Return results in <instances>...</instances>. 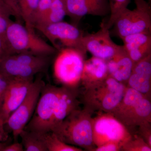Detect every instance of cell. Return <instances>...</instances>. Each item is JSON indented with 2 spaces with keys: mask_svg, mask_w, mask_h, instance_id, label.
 <instances>
[{
  "mask_svg": "<svg viewBox=\"0 0 151 151\" xmlns=\"http://www.w3.org/2000/svg\"><path fill=\"white\" fill-rule=\"evenodd\" d=\"M33 78L13 79L10 82L0 108V132L3 135H5L4 125L24 100L33 82Z\"/></svg>",
  "mask_w": 151,
  "mask_h": 151,
  "instance_id": "cell-9",
  "label": "cell"
},
{
  "mask_svg": "<svg viewBox=\"0 0 151 151\" xmlns=\"http://www.w3.org/2000/svg\"><path fill=\"white\" fill-rule=\"evenodd\" d=\"M109 75L106 60L92 56L84 61L81 80L93 84Z\"/></svg>",
  "mask_w": 151,
  "mask_h": 151,
  "instance_id": "cell-19",
  "label": "cell"
},
{
  "mask_svg": "<svg viewBox=\"0 0 151 151\" xmlns=\"http://www.w3.org/2000/svg\"><path fill=\"white\" fill-rule=\"evenodd\" d=\"M119 144L116 143H108L98 146L97 151H116L119 149Z\"/></svg>",
  "mask_w": 151,
  "mask_h": 151,
  "instance_id": "cell-31",
  "label": "cell"
},
{
  "mask_svg": "<svg viewBox=\"0 0 151 151\" xmlns=\"http://www.w3.org/2000/svg\"><path fill=\"white\" fill-rule=\"evenodd\" d=\"M131 0H108L110 6V13L109 19L103 23L100 26L107 29H111L116 20L121 13L127 9Z\"/></svg>",
  "mask_w": 151,
  "mask_h": 151,
  "instance_id": "cell-25",
  "label": "cell"
},
{
  "mask_svg": "<svg viewBox=\"0 0 151 151\" xmlns=\"http://www.w3.org/2000/svg\"><path fill=\"white\" fill-rule=\"evenodd\" d=\"M90 99L102 110L112 111L122 102L125 94L122 82L117 81L109 75L102 81L96 82Z\"/></svg>",
  "mask_w": 151,
  "mask_h": 151,
  "instance_id": "cell-8",
  "label": "cell"
},
{
  "mask_svg": "<svg viewBox=\"0 0 151 151\" xmlns=\"http://www.w3.org/2000/svg\"><path fill=\"white\" fill-rule=\"evenodd\" d=\"M6 146L4 143H0V151H3V149Z\"/></svg>",
  "mask_w": 151,
  "mask_h": 151,
  "instance_id": "cell-33",
  "label": "cell"
},
{
  "mask_svg": "<svg viewBox=\"0 0 151 151\" xmlns=\"http://www.w3.org/2000/svg\"><path fill=\"white\" fill-rule=\"evenodd\" d=\"M1 134H2V133H1Z\"/></svg>",
  "mask_w": 151,
  "mask_h": 151,
  "instance_id": "cell-35",
  "label": "cell"
},
{
  "mask_svg": "<svg viewBox=\"0 0 151 151\" xmlns=\"http://www.w3.org/2000/svg\"><path fill=\"white\" fill-rule=\"evenodd\" d=\"M124 108L129 109V112L140 119H146L151 112V104L148 100L143 96V94L131 88L125 92L122 100Z\"/></svg>",
  "mask_w": 151,
  "mask_h": 151,
  "instance_id": "cell-18",
  "label": "cell"
},
{
  "mask_svg": "<svg viewBox=\"0 0 151 151\" xmlns=\"http://www.w3.org/2000/svg\"><path fill=\"white\" fill-rule=\"evenodd\" d=\"M100 27L97 32L84 35L82 43L86 52H89L93 56L107 60L115 55L121 45L112 40L110 30Z\"/></svg>",
  "mask_w": 151,
  "mask_h": 151,
  "instance_id": "cell-11",
  "label": "cell"
},
{
  "mask_svg": "<svg viewBox=\"0 0 151 151\" xmlns=\"http://www.w3.org/2000/svg\"><path fill=\"white\" fill-rule=\"evenodd\" d=\"M151 54L135 63L128 79L131 88L142 94L147 93L150 87Z\"/></svg>",
  "mask_w": 151,
  "mask_h": 151,
  "instance_id": "cell-15",
  "label": "cell"
},
{
  "mask_svg": "<svg viewBox=\"0 0 151 151\" xmlns=\"http://www.w3.org/2000/svg\"><path fill=\"white\" fill-rule=\"evenodd\" d=\"M19 136L24 151H48L40 133L24 130Z\"/></svg>",
  "mask_w": 151,
  "mask_h": 151,
  "instance_id": "cell-20",
  "label": "cell"
},
{
  "mask_svg": "<svg viewBox=\"0 0 151 151\" xmlns=\"http://www.w3.org/2000/svg\"><path fill=\"white\" fill-rule=\"evenodd\" d=\"M67 15L72 24L78 26L82 18L87 15L105 17L110 14L108 0H65Z\"/></svg>",
  "mask_w": 151,
  "mask_h": 151,
  "instance_id": "cell-12",
  "label": "cell"
},
{
  "mask_svg": "<svg viewBox=\"0 0 151 151\" xmlns=\"http://www.w3.org/2000/svg\"><path fill=\"white\" fill-rule=\"evenodd\" d=\"M48 151H77L80 149L66 144L52 132L40 133Z\"/></svg>",
  "mask_w": 151,
  "mask_h": 151,
  "instance_id": "cell-22",
  "label": "cell"
},
{
  "mask_svg": "<svg viewBox=\"0 0 151 151\" xmlns=\"http://www.w3.org/2000/svg\"><path fill=\"white\" fill-rule=\"evenodd\" d=\"M66 16L67 10L65 0H52L50 9L46 19L42 24L38 25L63 21Z\"/></svg>",
  "mask_w": 151,
  "mask_h": 151,
  "instance_id": "cell-23",
  "label": "cell"
},
{
  "mask_svg": "<svg viewBox=\"0 0 151 151\" xmlns=\"http://www.w3.org/2000/svg\"><path fill=\"white\" fill-rule=\"evenodd\" d=\"M61 87L44 85L32 117L24 129L39 133L51 132L52 122Z\"/></svg>",
  "mask_w": 151,
  "mask_h": 151,
  "instance_id": "cell-5",
  "label": "cell"
},
{
  "mask_svg": "<svg viewBox=\"0 0 151 151\" xmlns=\"http://www.w3.org/2000/svg\"><path fill=\"white\" fill-rule=\"evenodd\" d=\"M17 1L25 26L29 29H34L33 27V19L40 0Z\"/></svg>",
  "mask_w": 151,
  "mask_h": 151,
  "instance_id": "cell-24",
  "label": "cell"
},
{
  "mask_svg": "<svg viewBox=\"0 0 151 151\" xmlns=\"http://www.w3.org/2000/svg\"><path fill=\"white\" fill-rule=\"evenodd\" d=\"M5 3L13 14V16L19 22L21 23L22 21L20 11L19 8L17 0H2Z\"/></svg>",
  "mask_w": 151,
  "mask_h": 151,
  "instance_id": "cell-28",
  "label": "cell"
},
{
  "mask_svg": "<svg viewBox=\"0 0 151 151\" xmlns=\"http://www.w3.org/2000/svg\"><path fill=\"white\" fill-rule=\"evenodd\" d=\"M44 82L41 78L33 81L26 96L16 110L11 114L6 124L17 141L34 113Z\"/></svg>",
  "mask_w": 151,
  "mask_h": 151,
  "instance_id": "cell-7",
  "label": "cell"
},
{
  "mask_svg": "<svg viewBox=\"0 0 151 151\" xmlns=\"http://www.w3.org/2000/svg\"><path fill=\"white\" fill-rule=\"evenodd\" d=\"M76 94L72 87H61L52 122L51 132L60 124L72 111L76 110Z\"/></svg>",
  "mask_w": 151,
  "mask_h": 151,
  "instance_id": "cell-16",
  "label": "cell"
},
{
  "mask_svg": "<svg viewBox=\"0 0 151 151\" xmlns=\"http://www.w3.org/2000/svg\"><path fill=\"white\" fill-rule=\"evenodd\" d=\"M12 80L2 73H0V108L6 90Z\"/></svg>",
  "mask_w": 151,
  "mask_h": 151,
  "instance_id": "cell-29",
  "label": "cell"
},
{
  "mask_svg": "<svg viewBox=\"0 0 151 151\" xmlns=\"http://www.w3.org/2000/svg\"><path fill=\"white\" fill-rule=\"evenodd\" d=\"M39 72H41L38 69L19 62L12 55L6 56L0 60V73L11 79L33 78Z\"/></svg>",
  "mask_w": 151,
  "mask_h": 151,
  "instance_id": "cell-17",
  "label": "cell"
},
{
  "mask_svg": "<svg viewBox=\"0 0 151 151\" xmlns=\"http://www.w3.org/2000/svg\"><path fill=\"white\" fill-rule=\"evenodd\" d=\"M51 1L52 0H40L33 19L34 28L42 24L46 19L50 9Z\"/></svg>",
  "mask_w": 151,
  "mask_h": 151,
  "instance_id": "cell-26",
  "label": "cell"
},
{
  "mask_svg": "<svg viewBox=\"0 0 151 151\" xmlns=\"http://www.w3.org/2000/svg\"><path fill=\"white\" fill-rule=\"evenodd\" d=\"M9 55H10V52L5 38L0 35V60Z\"/></svg>",
  "mask_w": 151,
  "mask_h": 151,
  "instance_id": "cell-30",
  "label": "cell"
},
{
  "mask_svg": "<svg viewBox=\"0 0 151 151\" xmlns=\"http://www.w3.org/2000/svg\"><path fill=\"white\" fill-rule=\"evenodd\" d=\"M134 9L128 8L121 13L116 20L110 34L122 39L127 36L151 32V4L145 0H134Z\"/></svg>",
  "mask_w": 151,
  "mask_h": 151,
  "instance_id": "cell-2",
  "label": "cell"
},
{
  "mask_svg": "<svg viewBox=\"0 0 151 151\" xmlns=\"http://www.w3.org/2000/svg\"><path fill=\"white\" fill-rule=\"evenodd\" d=\"M15 59L23 64L36 68L41 72L44 71L48 66L49 56L37 55L31 53H18L11 55Z\"/></svg>",
  "mask_w": 151,
  "mask_h": 151,
  "instance_id": "cell-21",
  "label": "cell"
},
{
  "mask_svg": "<svg viewBox=\"0 0 151 151\" xmlns=\"http://www.w3.org/2000/svg\"><path fill=\"white\" fill-rule=\"evenodd\" d=\"M52 132L66 144L90 147L93 142L92 123L84 113L72 111Z\"/></svg>",
  "mask_w": 151,
  "mask_h": 151,
  "instance_id": "cell-3",
  "label": "cell"
},
{
  "mask_svg": "<svg viewBox=\"0 0 151 151\" xmlns=\"http://www.w3.org/2000/svg\"><path fill=\"white\" fill-rule=\"evenodd\" d=\"M92 131L93 142L98 146L108 143L123 142L128 134L122 123L111 116L97 118L92 124Z\"/></svg>",
  "mask_w": 151,
  "mask_h": 151,
  "instance_id": "cell-10",
  "label": "cell"
},
{
  "mask_svg": "<svg viewBox=\"0 0 151 151\" xmlns=\"http://www.w3.org/2000/svg\"><path fill=\"white\" fill-rule=\"evenodd\" d=\"M23 146L21 143H14L12 145H6L3 149V151H24Z\"/></svg>",
  "mask_w": 151,
  "mask_h": 151,
  "instance_id": "cell-32",
  "label": "cell"
},
{
  "mask_svg": "<svg viewBox=\"0 0 151 151\" xmlns=\"http://www.w3.org/2000/svg\"><path fill=\"white\" fill-rule=\"evenodd\" d=\"M5 39L11 55L31 53L48 56L58 51L35 33L19 22L11 21L7 28Z\"/></svg>",
  "mask_w": 151,
  "mask_h": 151,
  "instance_id": "cell-1",
  "label": "cell"
},
{
  "mask_svg": "<svg viewBox=\"0 0 151 151\" xmlns=\"http://www.w3.org/2000/svg\"><path fill=\"white\" fill-rule=\"evenodd\" d=\"M35 28L43 34L58 51L63 49L73 48L86 54V51L82 43L84 34L78 26L61 21L37 26Z\"/></svg>",
  "mask_w": 151,
  "mask_h": 151,
  "instance_id": "cell-6",
  "label": "cell"
},
{
  "mask_svg": "<svg viewBox=\"0 0 151 151\" xmlns=\"http://www.w3.org/2000/svg\"><path fill=\"white\" fill-rule=\"evenodd\" d=\"M85 55L77 49L66 48L60 50L53 65L57 80L68 87L76 85L81 80Z\"/></svg>",
  "mask_w": 151,
  "mask_h": 151,
  "instance_id": "cell-4",
  "label": "cell"
},
{
  "mask_svg": "<svg viewBox=\"0 0 151 151\" xmlns=\"http://www.w3.org/2000/svg\"><path fill=\"white\" fill-rule=\"evenodd\" d=\"M106 61L109 75L119 82L128 81L134 63L123 45H121L115 55Z\"/></svg>",
  "mask_w": 151,
  "mask_h": 151,
  "instance_id": "cell-14",
  "label": "cell"
},
{
  "mask_svg": "<svg viewBox=\"0 0 151 151\" xmlns=\"http://www.w3.org/2000/svg\"><path fill=\"white\" fill-rule=\"evenodd\" d=\"M148 1H149L148 2L149 3H150V4L151 1V0H148Z\"/></svg>",
  "mask_w": 151,
  "mask_h": 151,
  "instance_id": "cell-34",
  "label": "cell"
},
{
  "mask_svg": "<svg viewBox=\"0 0 151 151\" xmlns=\"http://www.w3.org/2000/svg\"><path fill=\"white\" fill-rule=\"evenodd\" d=\"M13 16V14L9 7L0 0V35L5 38V33L7 28L11 21V16Z\"/></svg>",
  "mask_w": 151,
  "mask_h": 151,
  "instance_id": "cell-27",
  "label": "cell"
},
{
  "mask_svg": "<svg viewBox=\"0 0 151 151\" xmlns=\"http://www.w3.org/2000/svg\"><path fill=\"white\" fill-rule=\"evenodd\" d=\"M122 40L134 65L151 54V32L131 35Z\"/></svg>",
  "mask_w": 151,
  "mask_h": 151,
  "instance_id": "cell-13",
  "label": "cell"
}]
</instances>
